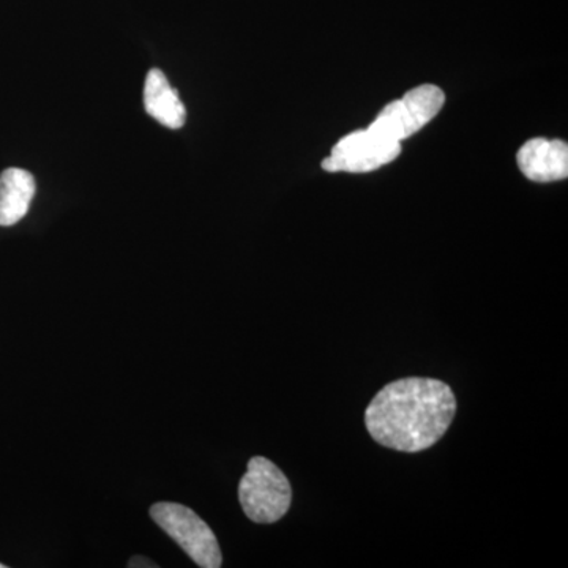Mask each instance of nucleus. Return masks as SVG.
Returning <instances> with one entry per match:
<instances>
[{
    "label": "nucleus",
    "instance_id": "obj_1",
    "mask_svg": "<svg viewBox=\"0 0 568 568\" xmlns=\"http://www.w3.org/2000/svg\"><path fill=\"white\" fill-rule=\"evenodd\" d=\"M457 413L454 390L432 377H405L387 384L365 410V425L377 444L417 454L436 446Z\"/></svg>",
    "mask_w": 568,
    "mask_h": 568
},
{
    "label": "nucleus",
    "instance_id": "obj_2",
    "mask_svg": "<svg viewBox=\"0 0 568 568\" xmlns=\"http://www.w3.org/2000/svg\"><path fill=\"white\" fill-rule=\"evenodd\" d=\"M239 500L246 517L260 525L280 521L293 503V489L275 463L264 457L250 459L239 484Z\"/></svg>",
    "mask_w": 568,
    "mask_h": 568
},
{
    "label": "nucleus",
    "instance_id": "obj_3",
    "mask_svg": "<svg viewBox=\"0 0 568 568\" xmlns=\"http://www.w3.org/2000/svg\"><path fill=\"white\" fill-rule=\"evenodd\" d=\"M155 525L168 534L201 568L223 566L222 549L215 534L192 508L175 503H159L151 507Z\"/></svg>",
    "mask_w": 568,
    "mask_h": 568
},
{
    "label": "nucleus",
    "instance_id": "obj_4",
    "mask_svg": "<svg viewBox=\"0 0 568 568\" xmlns=\"http://www.w3.org/2000/svg\"><path fill=\"white\" fill-rule=\"evenodd\" d=\"M444 103L443 89L433 84L418 85L406 92L402 100L388 103L368 129L387 140L402 142L433 121Z\"/></svg>",
    "mask_w": 568,
    "mask_h": 568
},
{
    "label": "nucleus",
    "instance_id": "obj_5",
    "mask_svg": "<svg viewBox=\"0 0 568 568\" xmlns=\"http://www.w3.org/2000/svg\"><path fill=\"white\" fill-rule=\"evenodd\" d=\"M399 153L402 142L387 140L369 129L355 130L336 142L323 168L328 173H372L394 162Z\"/></svg>",
    "mask_w": 568,
    "mask_h": 568
},
{
    "label": "nucleus",
    "instance_id": "obj_6",
    "mask_svg": "<svg viewBox=\"0 0 568 568\" xmlns=\"http://www.w3.org/2000/svg\"><path fill=\"white\" fill-rule=\"evenodd\" d=\"M517 162L519 171L529 181H562L568 175V145L559 140L536 138L523 144Z\"/></svg>",
    "mask_w": 568,
    "mask_h": 568
},
{
    "label": "nucleus",
    "instance_id": "obj_7",
    "mask_svg": "<svg viewBox=\"0 0 568 568\" xmlns=\"http://www.w3.org/2000/svg\"><path fill=\"white\" fill-rule=\"evenodd\" d=\"M144 106L151 118L168 129L179 130L185 125V106L162 70L153 69L145 78Z\"/></svg>",
    "mask_w": 568,
    "mask_h": 568
},
{
    "label": "nucleus",
    "instance_id": "obj_8",
    "mask_svg": "<svg viewBox=\"0 0 568 568\" xmlns=\"http://www.w3.org/2000/svg\"><path fill=\"white\" fill-rule=\"evenodd\" d=\"M36 190L29 171L9 168L0 174V226H13L28 215Z\"/></svg>",
    "mask_w": 568,
    "mask_h": 568
},
{
    "label": "nucleus",
    "instance_id": "obj_9",
    "mask_svg": "<svg viewBox=\"0 0 568 568\" xmlns=\"http://www.w3.org/2000/svg\"><path fill=\"white\" fill-rule=\"evenodd\" d=\"M129 567H133V568H138V567L153 568V567H155L156 568L159 566H156L155 562H152V560H149L145 558H140V556H136V558L130 559Z\"/></svg>",
    "mask_w": 568,
    "mask_h": 568
},
{
    "label": "nucleus",
    "instance_id": "obj_10",
    "mask_svg": "<svg viewBox=\"0 0 568 568\" xmlns=\"http://www.w3.org/2000/svg\"><path fill=\"white\" fill-rule=\"evenodd\" d=\"M0 568H7L6 564L0 562Z\"/></svg>",
    "mask_w": 568,
    "mask_h": 568
}]
</instances>
